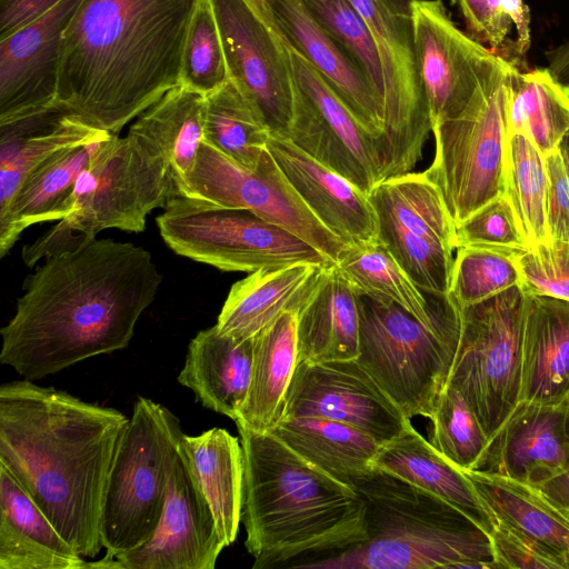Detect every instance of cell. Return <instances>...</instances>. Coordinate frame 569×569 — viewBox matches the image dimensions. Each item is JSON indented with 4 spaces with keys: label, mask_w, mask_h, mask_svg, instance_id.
I'll return each instance as SVG.
<instances>
[{
    "label": "cell",
    "mask_w": 569,
    "mask_h": 569,
    "mask_svg": "<svg viewBox=\"0 0 569 569\" xmlns=\"http://www.w3.org/2000/svg\"><path fill=\"white\" fill-rule=\"evenodd\" d=\"M162 282L150 251L89 237L47 257L0 330V362L39 380L128 347Z\"/></svg>",
    "instance_id": "cell-1"
},
{
    "label": "cell",
    "mask_w": 569,
    "mask_h": 569,
    "mask_svg": "<svg viewBox=\"0 0 569 569\" xmlns=\"http://www.w3.org/2000/svg\"><path fill=\"white\" fill-rule=\"evenodd\" d=\"M128 421L32 380L0 386V463L83 558L103 548L104 491Z\"/></svg>",
    "instance_id": "cell-2"
},
{
    "label": "cell",
    "mask_w": 569,
    "mask_h": 569,
    "mask_svg": "<svg viewBox=\"0 0 569 569\" xmlns=\"http://www.w3.org/2000/svg\"><path fill=\"white\" fill-rule=\"evenodd\" d=\"M199 0H82L66 28L57 102L86 124L119 136L180 84Z\"/></svg>",
    "instance_id": "cell-3"
},
{
    "label": "cell",
    "mask_w": 569,
    "mask_h": 569,
    "mask_svg": "<svg viewBox=\"0 0 569 569\" xmlns=\"http://www.w3.org/2000/svg\"><path fill=\"white\" fill-rule=\"evenodd\" d=\"M243 452L244 546L253 569L306 568L367 539L356 489L271 432L237 423Z\"/></svg>",
    "instance_id": "cell-4"
},
{
    "label": "cell",
    "mask_w": 569,
    "mask_h": 569,
    "mask_svg": "<svg viewBox=\"0 0 569 569\" xmlns=\"http://www.w3.org/2000/svg\"><path fill=\"white\" fill-rule=\"evenodd\" d=\"M365 501L367 539L319 569H498L491 536L446 500L373 468L350 483Z\"/></svg>",
    "instance_id": "cell-5"
},
{
    "label": "cell",
    "mask_w": 569,
    "mask_h": 569,
    "mask_svg": "<svg viewBox=\"0 0 569 569\" xmlns=\"http://www.w3.org/2000/svg\"><path fill=\"white\" fill-rule=\"evenodd\" d=\"M460 333L461 308L426 323L396 303L359 295L356 360L409 419L431 418L448 385Z\"/></svg>",
    "instance_id": "cell-6"
},
{
    "label": "cell",
    "mask_w": 569,
    "mask_h": 569,
    "mask_svg": "<svg viewBox=\"0 0 569 569\" xmlns=\"http://www.w3.org/2000/svg\"><path fill=\"white\" fill-rule=\"evenodd\" d=\"M179 418L138 397L122 432L104 491L101 540L104 559L144 545L157 529L173 458L182 436Z\"/></svg>",
    "instance_id": "cell-7"
},
{
    "label": "cell",
    "mask_w": 569,
    "mask_h": 569,
    "mask_svg": "<svg viewBox=\"0 0 569 569\" xmlns=\"http://www.w3.org/2000/svg\"><path fill=\"white\" fill-rule=\"evenodd\" d=\"M156 218L164 243L177 254L223 271L251 273L293 263H335L290 230L246 209L181 194Z\"/></svg>",
    "instance_id": "cell-8"
},
{
    "label": "cell",
    "mask_w": 569,
    "mask_h": 569,
    "mask_svg": "<svg viewBox=\"0 0 569 569\" xmlns=\"http://www.w3.org/2000/svg\"><path fill=\"white\" fill-rule=\"evenodd\" d=\"M526 295L519 284L461 308V333L448 385L490 438L520 401Z\"/></svg>",
    "instance_id": "cell-9"
},
{
    "label": "cell",
    "mask_w": 569,
    "mask_h": 569,
    "mask_svg": "<svg viewBox=\"0 0 569 569\" xmlns=\"http://www.w3.org/2000/svg\"><path fill=\"white\" fill-rule=\"evenodd\" d=\"M177 194L167 163L130 136H110L79 177L59 222L74 234L107 229L141 232L148 214Z\"/></svg>",
    "instance_id": "cell-10"
},
{
    "label": "cell",
    "mask_w": 569,
    "mask_h": 569,
    "mask_svg": "<svg viewBox=\"0 0 569 569\" xmlns=\"http://www.w3.org/2000/svg\"><path fill=\"white\" fill-rule=\"evenodd\" d=\"M505 78L483 87L461 113L431 129L435 157L425 173L440 190L455 226L505 194Z\"/></svg>",
    "instance_id": "cell-11"
},
{
    "label": "cell",
    "mask_w": 569,
    "mask_h": 569,
    "mask_svg": "<svg viewBox=\"0 0 569 569\" xmlns=\"http://www.w3.org/2000/svg\"><path fill=\"white\" fill-rule=\"evenodd\" d=\"M410 0H349L377 47L383 72L382 179L412 171L431 132L419 74ZM382 180V181H383Z\"/></svg>",
    "instance_id": "cell-12"
},
{
    "label": "cell",
    "mask_w": 569,
    "mask_h": 569,
    "mask_svg": "<svg viewBox=\"0 0 569 569\" xmlns=\"http://www.w3.org/2000/svg\"><path fill=\"white\" fill-rule=\"evenodd\" d=\"M378 241L425 293L448 296L456 226L440 190L423 172L388 178L369 193Z\"/></svg>",
    "instance_id": "cell-13"
},
{
    "label": "cell",
    "mask_w": 569,
    "mask_h": 569,
    "mask_svg": "<svg viewBox=\"0 0 569 569\" xmlns=\"http://www.w3.org/2000/svg\"><path fill=\"white\" fill-rule=\"evenodd\" d=\"M176 188L177 194L249 210L290 230L333 263L347 248L312 214L268 149L248 169L203 140L191 172Z\"/></svg>",
    "instance_id": "cell-14"
},
{
    "label": "cell",
    "mask_w": 569,
    "mask_h": 569,
    "mask_svg": "<svg viewBox=\"0 0 569 569\" xmlns=\"http://www.w3.org/2000/svg\"><path fill=\"white\" fill-rule=\"evenodd\" d=\"M416 58L431 129L457 117L510 60L459 29L441 0L409 1Z\"/></svg>",
    "instance_id": "cell-15"
},
{
    "label": "cell",
    "mask_w": 569,
    "mask_h": 569,
    "mask_svg": "<svg viewBox=\"0 0 569 569\" xmlns=\"http://www.w3.org/2000/svg\"><path fill=\"white\" fill-rule=\"evenodd\" d=\"M288 48L296 88L287 138L369 194L382 181L377 138L359 123L317 70Z\"/></svg>",
    "instance_id": "cell-16"
},
{
    "label": "cell",
    "mask_w": 569,
    "mask_h": 569,
    "mask_svg": "<svg viewBox=\"0 0 569 569\" xmlns=\"http://www.w3.org/2000/svg\"><path fill=\"white\" fill-rule=\"evenodd\" d=\"M228 79L258 108L271 133L288 137L295 77L289 48L246 0H210Z\"/></svg>",
    "instance_id": "cell-17"
},
{
    "label": "cell",
    "mask_w": 569,
    "mask_h": 569,
    "mask_svg": "<svg viewBox=\"0 0 569 569\" xmlns=\"http://www.w3.org/2000/svg\"><path fill=\"white\" fill-rule=\"evenodd\" d=\"M284 417L343 422L380 445L395 439L411 425L356 359L298 362L287 393Z\"/></svg>",
    "instance_id": "cell-18"
},
{
    "label": "cell",
    "mask_w": 569,
    "mask_h": 569,
    "mask_svg": "<svg viewBox=\"0 0 569 569\" xmlns=\"http://www.w3.org/2000/svg\"><path fill=\"white\" fill-rule=\"evenodd\" d=\"M223 549L210 508L178 448L157 529L144 545L114 558L120 569H213Z\"/></svg>",
    "instance_id": "cell-19"
},
{
    "label": "cell",
    "mask_w": 569,
    "mask_h": 569,
    "mask_svg": "<svg viewBox=\"0 0 569 569\" xmlns=\"http://www.w3.org/2000/svg\"><path fill=\"white\" fill-rule=\"evenodd\" d=\"M568 470V408L523 400L489 438L473 469L532 487Z\"/></svg>",
    "instance_id": "cell-20"
},
{
    "label": "cell",
    "mask_w": 569,
    "mask_h": 569,
    "mask_svg": "<svg viewBox=\"0 0 569 569\" xmlns=\"http://www.w3.org/2000/svg\"><path fill=\"white\" fill-rule=\"evenodd\" d=\"M82 0H62L0 39V123L57 103L62 36Z\"/></svg>",
    "instance_id": "cell-21"
},
{
    "label": "cell",
    "mask_w": 569,
    "mask_h": 569,
    "mask_svg": "<svg viewBox=\"0 0 569 569\" xmlns=\"http://www.w3.org/2000/svg\"><path fill=\"white\" fill-rule=\"evenodd\" d=\"M267 149L305 204L329 231L347 246L378 240V220L369 194L284 136L271 133Z\"/></svg>",
    "instance_id": "cell-22"
},
{
    "label": "cell",
    "mask_w": 569,
    "mask_h": 569,
    "mask_svg": "<svg viewBox=\"0 0 569 569\" xmlns=\"http://www.w3.org/2000/svg\"><path fill=\"white\" fill-rule=\"evenodd\" d=\"M271 11L286 43L317 70L359 123L377 138L380 151L382 107L361 70L301 0H272Z\"/></svg>",
    "instance_id": "cell-23"
},
{
    "label": "cell",
    "mask_w": 569,
    "mask_h": 569,
    "mask_svg": "<svg viewBox=\"0 0 569 569\" xmlns=\"http://www.w3.org/2000/svg\"><path fill=\"white\" fill-rule=\"evenodd\" d=\"M103 133L58 102L0 123V214L9 209L24 180L47 159Z\"/></svg>",
    "instance_id": "cell-24"
},
{
    "label": "cell",
    "mask_w": 569,
    "mask_h": 569,
    "mask_svg": "<svg viewBox=\"0 0 569 569\" xmlns=\"http://www.w3.org/2000/svg\"><path fill=\"white\" fill-rule=\"evenodd\" d=\"M293 263L266 268L234 282L216 327L222 335L248 339L287 312H298L319 284L326 269Z\"/></svg>",
    "instance_id": "cell-25"
},
{
    "label": "cell",
    "mask_w": 569,
    "mask_h": 569,
    "mask_svg": "<svg viewBox=\"0 0 569 569\" xmlns=\"http://www.w3.org/2000/svg\"><path fill=\"white\" fill-rule=\"evenodd\" d=\"M569 398V300L526 295L520 400L546 405Z\"/></svg>",
    "instance_id": "cell-26"
},
{
    "label": "cell",
    "mask_w": 569,
    "mask_h": 569,
    "mask_svg": "<svg viewBox=\"0 0 569 569\" xmlns=\"http://www.w3.org/2000/svg\"><path fill=\"white\" fill-rule=\"evenodd\" d=\"M252 356L253 337L232 338L214 325L190 340L177 380L204 408L236 421L248 396Z\"/></svg>",
    "instance_id": "cell-27"
},
{
    "label": "cell",
    "mask_w": 569,
    "mask_h": 569,
    "mask_svg": "<svg viewBox=\"0 0 569 569\" xmlns=\"http://www.w3.org/2000/svg\"><path fill=\"white\" fill-rule=\"evenodd\" d=\"M109 132L83 144L53 154L22 183L9 209L0 214V257H4L29 227L61 220L71 209V197L81 173L89 166Z\"/></svg>",
    "instance_id": "cell-28"
},
{
    "label": "cell",
    "mask_w": 569,
    "mask_h": 569,
    "mask_svg": "<svg viewBox=\"0 0 569 569\" xmlns=\"http://www.w3.org/2000/svg\"><path fill=\"white\" fill-rule=\"evenodd\" d=\"M178 448L210 508L222 546L229 547L237 539L242 516L240 439L213 427L197 436L182 433Z\"/></svg>",
    "instance_id": "cell-29"
},
{
    "label": "cell",
    "mask_w": 569,
    "mask_h": 569,
    "mask_svg": "<svg viewBox=\"0 0 569 569\" xmlns=\"http://www.w3.org/2000/svg\"><path fill=\"white\" fill-rule=\"evenodd\" d=\"M375 467L446 500L490 536L498 525L466 472L447 460L412 425L380 445Z\"/></svg>",
    "instance_id": "cell-30"
},
{
    "label": "cell",
    "mask_w": 569,
    "mask_h": 569,
    "mask_svg": "<svg viewBox=\"0 0 569 569\" xmlns=\"http://www.w3.org/2000/svg\"><path fill=\"white\" fill-rule=\"evenodd\" d=\"M298 362L359 355V293L333 264L297 313Z\"/></svg>",
    "instance_id": "cell-31"
},
{
    "label": "cell",
    "mask_w": 569,
    "mask_h": 569,
    "mask_svg": "<svg viewBox=\"0 0 569 569\" xmlns=\"http://www.w3.org/2000/svg\"><path fill=\"white\" fill-rule=\"evenodd\" d=\"M497 521L529 540L569 569V519L536 487L511 479L465 471Z\"/></svg>",
    "instance_id": "cell-32"
},
{
    "label": "cell",
    "mask_w": 569,
    "mask_h": 569,
    "mask_svg": "<svg viewBox=\"0 0 569 569\" xmlns=\"http://www.w3.org/2000/svg\"><path fill=\"white\" fill-rule=\"evenodd\" d=\"M297 313L282 315L253 337L250 387L236 425L270 432L284 417L298 365Z\"/></svg>",
    "instance_id": "cell-33"
},
{
    "label": "cell",
    "mask_w": 569,
    "mask_h": 569,
    "mask_svg": "<svg viewBox=\"0 0 569 569\" xmlns=\"http://www.w3.org/2000/svg\"><path fill=\"white\" fill-rule=\"evenodd\" d=\"M506 134L527 137L545 156L569 131V87L549 68L520 71L510 61L503 82Z\"/></svg>",
    "instance_id": "cell-34"
},
{
    "label": "cell",
    "mask_w": 569,
    "mask_h": 569,
    "mask_svg": "<svg viewBox=\"0 0 569 569\" xmlns=\"http://www.w3.org/2000/svg\"><path fill=\"white\" fill-rule=\"evenodd\" d=\"M204 96L179 84L142 111L128 136L169 167L174 182L192 170L204 140Z\"/></svg>",
    "instance_id": "cell-35"
},
{
    "label": "cell",
    "mask_w": 569,
    "mask_h": 569,
    "mask_svg": "<svg viewBox=\"0 0 569 569\" xmlns=\"http://www.w3.org/2000/svg\"><path fill=\"white\" fill-rule=\"evenodd\" d=\"M335 266L359 295L396 303L422 322L436 323L460 311L449 295L418 288L378 240L347 246Z\"/></svg>",
    "instance_id": "cell-36"
},
{
    "label": "cell",
    "mask_w": 569,
    "mask_h": 569,
    "mask_svg": "<svg viewBox=\"0 0 569 569\" xmlns=\"http://www.w3.org/2000/svg\"><path fill=\"white\" fill-rule=\"evenodd\" d=\"M270 432L305 460L346 483L375 468L380 448L361 430L323 418L283 417Z\"/></svg>",
    "instance_id": "cell-37"
},
{
    "label": "cell",
    "mask_w": 569,
    "mask_h": 569,
    "mask_svg": "<svg viewBox=\"0 0 569 569\" xmlns=\"http://www.w3.org/2000/svg\"><path fill=\"white\" fill-rule=\"evenodd\" d=\"M204 140L241 166L253 169L271 131L258 108L228 79L204 96Z\"/></svg>",
    "instance_id": "cell-38"
},
{
    "label": "cell",
    "mask_w": 569,
    "mask_h": 569,
    "mask_svg": "<svg viewBox=\"0 0 569 569\" xmlns=\"http://www.w3.org/2000/svg\"><path fill=\"white\" fill-rule=\"evenodd\" d=\"M505 196L528 249L550 242L545 154L523 134H506Z\"/></svg>",
    "instance_id": "cell-39"
},
{
    "label": "cell",
    "mask_w": 569,
    "mask_h": 569,
    "mask_svg": "<svg viewBox=\"0 0 569 569\" xmlns=\"http://www.w3.org/2000/svg\"><path fill=\"white\" fill-rule=\"evenodd\" d=\"M516 253L478 246L457 248L449 291L451 299L463 308L519 284Z\"/></svg>",
    "instance_id": "cell-40"
},
{
    "label": "cell",
    "mask_w": 569,
    "mask_h": 569,
    "mask_svg": "<svg viewBox=\"0 0 569 569\" xmlns=\"http://www.w3.org/2000/svg\"><path fill=\"white\" fill-rule=\"evenodd\" d=\"M430 443L459 469L473 470L489 441L477 416L460 392L447 385L430 418Z\"/></svg>",
    "instance_id": "cell-41"
},
{
    "label": "cell",
    "mask_w": 569,
    "mask_h": 569,
    "mask_svg": "<svg viewBox=\"0 0 569 569\" xmlns=\"http://www.w3.org/2000/svg\"><path fill=\"white\" fill-rule=\"evenodd\" d=\"M311 17L345 50L383 102V72L375 41L349 0H301Z\"/></svg>",
    "instance_id": "cell-42"
},
{
    "label": "cell",
    "mask_w": 569,
    "mask_h": 569,
    "mask_svg": "<svg viewBox=\"0 0 569 569\" xmlns=\"http://www.w3.org/2000/svg\"><path fill=\"white\" fill-rule=\"evenodd\" d=\"M228 80L222 42L210 0H199L184 42L180 84L203 96Z\"/></svg>",
    "instance_id": "cell-43"
},
{
    "label": "cell",
    "mask_w": 569,
    "mask_h": 569,
    "mask_svg": "<svg viewBox=\"0 0 569 569\" xmlns=\"http://www.w3.org/2000/svg\"><path fill=\"white\" fill-rule=\"evenodd\" d=\"M457 248L478 246L520 252L527 250L512 208L500 196L456 226Z\"/></svg>",
    "instance_id": "cell-44"
},
{
    "label": "cell",
    "mask_w": 569,
    "mask_h": 569,
    "mask_svg": "<svg viewBox=\"0 0 569 569\" xmlns=\"http://www.w3.org/2000/svg\"><path fill=\"white\" fill-rule=\"evenodd\" d=\"M525 295L569 300V242H549L515 254Z\"/></svg>",
    "instance_id": "cell-45"
},
{
    "label": "cell",
    "mask_w": 569,
    "mask_h": 569,
    "mask_svg": "<svg viewBox=\"0 0 569 569\" xmlns=\"http://www.w3.org/2000/svg\"><path fill=\"white\" fill-rule=\"evenodd\" d=\"M0 517L6 518L18 531L64 555H78L61 537L51 521L0 463Z\"/></svg>",
    "instance_id": "cell-46"
},
{
    "label": "cell",
    "mask_w": 569,
    "mask_h": 569,
    "mask_svg": "<svg viewBox=\"0 0 569 569\" xmlns=\"http://www.w3.org/2000/svg\"><path fill=\"white\" fill-rule=\"evenodd\" d=\"M87 565L82 556L58 552L0 517V569H87Z\"/></svg>",
    "instance_id": "cell-47"
},
{
    "label": "cell",
    "mask_w": 569,
    "mask_h": 569,
    "mask_svg": "<svg viewBox=\"0 0 569 569\" xmlns=\"http://www.w3.org/2000/svg\"><path fill=\"white\" fill-rule=\"evenodd\" d=\"M453 1L459 7L471 37L481 43H488L496 51L505 43L512 23L502 11L501 0Z\"/></svg>",
    "instance_id": "cell-48"
},
{
    "label": "cell",
    "mask_w": 569,
    "mask_h": 569,
    "mask_svg": "<svg viewBox=\"0 0 569 569\" xmlns=\"http://www.w3.org/2000/svg\"><path fill=\"white\" fill-rule=\"evenodd\" d=\"M548 177L547 226L550 242H569V177L559 150L545 156Z\"/></svg>",
    "instance_id": "cell-49"
},
{
    "label": "cell",
    "mask_w": 569,
    "mask_h": 569,
    "mask_svg": "<svg viewBox=\"0 0 569 569\" xmlns=\"http://www.w3.org/2000/svg\"><path fill=\"white\" fill-rule=\"evenodd\" d=\"M491 540L498 569H561L533 543L499 521Z\"/></svg>",
    "instance_id": "cell-50"
},
{
    "label": "cell",
    "mask_w": 569,
    "mask_h": 569,
    "mask_svg": "<svg viewBox=\"0 0 569 569\" xmlns=\"http://www.w3.org/2000/svg\"><path fill=\"white\" fill-rule=\"evenodd\" d=\"M62 0H0V39L37 21Z\"/></svg>",
    "instance_id": "cell-51"
},
{
    "label": "cell",
    "mask_w": 569,
    "mask_h": 569,
    "mask_svg": "<svg viewBox=\"0 0 569 569\" xmlns=\"http://www.w3.org/2000/svg\"><path fill=\"white\" fill-rule=\"evenodd\" d=\"M502 11L507 14L517 31L516 49L525 54L530 47V16L523 0H501Z\"/></svg>",
    "instance_id": "cell-52"
},
{
    "label": "cell",
    "mask_w": 569,
    "mask_h": 569,
    "mask_svg": "<svg viewBox=\"0 0 569 569\" xmlns=\"http://www.w3.org/2000/svg\"><path fill=\"white\" fill-rule=\"evenodd\" d=\"M536 488L569 519V470Z\"/></svg>",
    "instance_id": "cell-53"
},
{
    "label": "cell",
    "mask_w": 569,
    "mask_h": 569,
    "mask_svg": "<svg viewBox=\"0 0 569 569\" xmlns=\"http://www.w3.org/2000/svg\"><path fill=\"white\" fill-rule=\"evenodd\" d=\"M549 70L569 87V40L547 53Z\"/></svg>",
    "instance_id": "cell-54"
},
{
    "label": "cell",
    "mask_w": 569,
    "mask_h": 569,
    "mask_svg": "<svg viewBox=\"0 0 569 569\" xmlns=\"http://www.w3.org/2000/svg\"><path fill=\"white\" fill-rule=\"evenodd\" d=\"M248 4L254 10V12L276 32L280 36V31L274 22L271 2L272 0H246Z\"/></svg>",
    "instance_id": "cell-55"
},
{
    "label": "cell",
    "mask_w": 569,
    "mask_h": 569,
    "mask_svg": "<svg viewBox=\"0 0 569 569\" xmlns=\"http://www.w3.org/2000/svg\"><path fill=\"white\" fill-rule=\"evenodd\" d=\"M558 150L560 152L567 174L569 177V131L565 134V137L560 141V143L558 146Z\"/></svg>",
    "instance_id": "cell-56"
},
{
    "label": "cell",
    "mask_w": 569,
    "mask_h": 569,
    "mask_svg": "<svg viewBox=\"0 0 569 569\" xmlns=\"http://www.w3.org/2000/svg\"><path fill=\"white\" fill-rule=\"evenodd\" d=\"M565 405H566V407H567V408H568V410H569V398L566 400Z\"/></svg>",
    "instance_id": "cell-57"
}]
</instances>
